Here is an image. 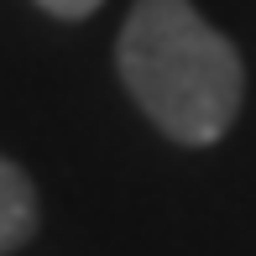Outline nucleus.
Listing matches in <instances>:
<instances>
[{"mask_svg":"<svg viewBox=\"0 0 256 256\" xmlns=\"http://www.w3.org/2000/svg\"><path fill=\"white\" fill-rule=\"evenodd\" d=\"M115 68L136 110L183 146L220 142L240 115V52L188 0H136L115 42Z\"/></svg>","mask_w":256,"mask_h":256,"instance_id":"f257e3e1","label":"nucleus"},{"mask_svg":"<svg viewBox=\"0 0 256 256\" xmlns=\"http://www.w3.org/2000/svg\"><path fill=\"white\" fill-rule=\"evenodd\" d=\"M37 236V188L10 157H0V256Z\"/></svg>","mask_w":256,"mask_h":256,"instance_id":"f03ea898","label":"nucleus"},{"mask_svg":"<svg viewBox=\"0 0 256 256\" xmlns=\"http://www.w3.org/2000/svg\"><path fill=\"white\" fill-rule=\"evenodd\" d=\"M37 6L48 16H58V21H84V16H94L104 0H37Z\"/></svg>","mask_w":256,"mask_h":256,"instance_id":"7ed1b4c3","label":"nucleus"}]
</instances>
